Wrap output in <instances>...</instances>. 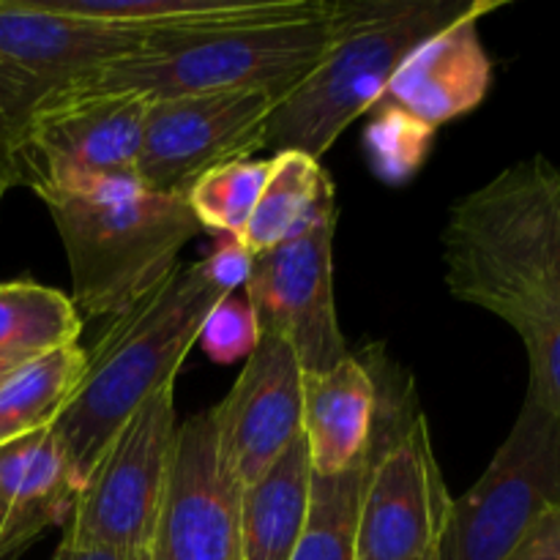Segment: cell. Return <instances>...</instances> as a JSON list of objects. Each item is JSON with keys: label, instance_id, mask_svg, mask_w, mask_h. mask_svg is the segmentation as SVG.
I'll return each mask as SVG.
<instances>
[{"label": "cell", "instance_id": "6da1fadb", "mask_svg": "<svg viewBox=\"0 0 560 560\" xmlns=\"http://www.w3.org/2000/svg\"><path fill=\"white\" fill-rule=\"evenodd\" d=\"M446 288L501 317L528 355V399L560 419V170L523 159L468 191L441 233Z\"/></svg>", "mask_w": 560, "mask_h": 560}, {"label": "cell", "instance_id": "7a4b0ae2", "mask_svg": "<svg viewBox=\"0 0 560 560\" xmlns=\"http://www.w3.org/2000/svg\"><path fill=\"white\" fill-rule=\"evenodd\" d=\"M228 295L233 293L217 288L200 262H178L145 299L113 317L102 339L85 350L80 383L52 424L80 490L126 421L159 388L175 383L208 315Z\"/></svg>", "mask_w": 560, "mask_h": 560}, {"label": "cell", "instance_id": "3957f363", "mask_svg": "<svg viewBox=\"0 0 560 560\" xmlns=\"http://www.w3.org/2000/svg\"><path fill=\"white\" fill-rule=\"evenodd\" d=\"M474 5L454 0H334L331 44L266 124V151L320 162L342 131L372 113L402 60Z\"/></svg>", "mask_w": 560, "mask_h": 560}, {"label": "cell", "instance_id": "277c9868", "mask_svg": "<svg viewBox=\"0 0 560 560\" xmlns=\"http://www.w3.org/2000/svg\"><path fill=\"white\" fill-rule=\"evenodd\" d=\"M63 244L80 317H118L173 273L200 233L186 195L115 186L44 202Z\"/></svg>", "mask_w": 560, "mask_h": 560}, {"label": "cell", "instance_id": "5b68a950", "mask_svg": "<svg viewBox=\"0 0 560 560\" xmlns=\"http://www.w3.org/2000/svg\"><path fill=\"white\" fill-rule=\"evenodd\" d=\"M334 31V0H328L317 14L299 20L153 36L137 52L98 66L85 82L131 88L151 102L222 91H266L284 98L320 63Z\"/></svg>", "mask_w": 560, "mask_h": 560}, {"label": "cell", "instance_id": "8992f818", "mask_svg": "<svg viewBox=\"0 0 560 560\" xmlns=\"http://www.w3.org/2000/svg\"><path fill=\"white\" fill-rule=\"evenodd\" d=\"M366 366L377 383V421L361 485L355 560H424L441 547L452 495L413 381L386 361Z\"/></svg>", "mask_w": 560, "mask_h": 560}, {"label": "cell", "instance_id": "52a82bcc", "mask_svg": "<svg viewBox=\"0 0 560 560\" xmlns=\"http://www.w3.org/2000/svg\"><path fill=\"white\" fill-rule=\"evenodd\" d=\"M151 98L131 88L74 82L36 109L11 151V189L27 186L42 202L137 184Z\"/></svg>", "mask_w": 560, "mask_h": 560}, {"label": "cell", "instance_id": "ba28073f", "mask_svg": "<svg viewBox=\"0 0 560 560\" xmlns=\"http://www.w3.org/2000/svg\"><path fill=\"white\" fill-rule=\"evenodd\" d=\"M550 509H560V419L525 397L479 481L452 498L438 556L506 560Z\"/></svg>", "mask_w": 560, "mask_h": 560}, {"label": "cell", "instance_id": "9c48e42d", "mask_svg": "<svg viewBox=\"0 0 560 560\" xmlns=\"http://www.w3.org/2000/svg\"><path fill=\"white\" fill-rule=\"evenodd\" d=\"M145 31L71 20L47 0H0V159L9 162L22 131L55 93L104 63L137 52ZM9 173V170H5Z\"/></svg>", "mask_w": 560, "mask_h": 560}, {"label": "cell", "instance_id": "30bf717a", "mask_svg": "<svg viewBox=\"0 0 560 560\" xmlns=\"http://www.w3.org/2000/svg\"><path fill=\"white\" fill-rule=\"evenodd\" d=\"M175 383L159 388L118 432L77 495L63 541L145 560L175 446Z\"/></svg>", "mask_w": 560, "mask_h": 560}, {"label": "cell", "instance_id": "8fae6325", "mask_svg": "<svg viewBox=\"0 0 560 560\" xmlns=\"http://www.w3.org/2000/svg\"><path fill=\"white\" fill-rule=\"evenodd\" d=\"M334 230L337 200L299 235L252 257L244 284L260 334L288 339L304 372H328L350 355L334 301Z\"/></svg>", "mask_w": 560, "mask_h": 560}, {"label": "cell", "instance_id": "7c38bea8", "mask_svg": "<svg viewBox=\"0 0 560 560\" xmlns=\"http://www.w3.org/2000/svg\"><path fill=\"white\" fill-rule=\"evenodd\" d=\"M282 102L266 91L189 93L151 102L137 184L186 195L208 170L266 151V124Z\"/></svg>", "mask_w": 560, "mask_h": 560}, {"label": "cell", "instance_id": "4fadbf2b", "mask_svg": "<svg viewBox=\"0 0 560 560\" xmlns=\"http://www.w3.org/2000/svg\"><path fill=\"white\" fill-rule=\"evenodd\" d=\"M241 487L219 454L211 410L175 432L162 506L145 560H238Z\"/></svg>", "mask_w": 560, "mask_h": 560}, {"label": "cell", "instance_id": "5bb4252c", "mask_svg": "<svg viewBox=\"0 0 560 560\" xmlns=\"http://www.w3.org/2000/svg\"><path fill=\"white\" fill-rule=\"evenodd\" d=\"M301 377L288 339L260 334L230 394L211 408L219 454L238 487L260 479L301 438Z\"/></svg>", "mask_w": 560, "mask_h": 560}, {"label": "cell", "instance_id": "9a60e30c", "mask_svg": "<svg viewBox=\"0 0 560 560\" xmlns=\"http://www.w3.org/2000/svg\"><path fill=\"white\" fill-rule=\"evenodd\" d=\"M498 5V0H474L459 20L424 38L402 60L372 113H399L432 131L474 113L492 85L479 20Z\"/></svg>", "mask_w": 560, "mask_h": 560}, {"label": "cell", "instance_id": "2e32d148", "mask_svg": "<svg viewBox=\"0 0 560 560\" xmlns=\"http://www.w3.org/2000/svg\"><path fill=\"white\" fill-rule=\"evenodd\" d=\"M377 421V383L366 361L348 355L328 372L301 377V435L312 474L364 468Z\"/></svg>", "mask_w": 560, "mask_h": 560}, {"label": "cell", "instance_id": "e0dca14e", "mask_svg": "<svg viewBox=\"0 0 560 560\" xmlns=\"http://www.w3.org/2000/svg\"><path fill=\"white\" fill-rule=\"evenodd\" d=\"M77 495L80 487L52 427L0 446V560L20 558L44 530L69 523Z\"/></svg>", "mask_w": 560, "mask_h": 560}, {"label": "cell", "instance_id": "ac0fdd59", "mask_svg": "<svg viewBox=\"0 0 560 560\" xmlns=\"http://www.w3.org/2000/svg\"><path fill=\"white\" fill-rule=\"evenodd\" d=\"M328 0H47L49 9L71 20L180 36L222 27L312 16Z\"/></svg>", "mask_w": 560, "mask_h": 560}, {"label": "cell", "instance_id": "d6986e66", "mask_svg": "<svg viewBox=\"0 0 560 560\" xmlns=\"http://www.w3.org/2000/svg\"><path fill=\"white\" fill-rule=\"evenodd\" d=\"M304 435L257 481L241 487L238 560H290L304 534L312 498Z\"/></svg>", "mask_w": 560, "mask_h": 560}, {"label": "cell", "instance_id": "ffe728a7", "mask_svg": "<svg viewBox=\"0 0 560 560\" xmlns=\"http://www.w3.org/2000/svg\"><path fill=\"white\" fill-rule=\"evenodd\" d=\"M331 200H337L334 184L317 159L301 151H277L268 159L266 186L238 244L252 257L262 255L310 228Z\"/></svg>", "mask_w": 560, "mask_h": 560}, {"label": "cell", "instance_id": "44dd1931", "mask_svg": "<svg viewBox=\"0 0 560 560\" xmlns=\"http://www.w3.org/2000/svg\"><path fill=\"white\" fill-rule=\"evenodd\" d=\"M85 370V348L66 345L14 366L0 383V446L49 430Z\"/></svg>", "mask_w": 560, "mask_h": 560}, {"label": "cell", "instance_id": "7402d4cb", "mask_svg": "<svg viewBox=\"0 0 560 560\" xmlns=\"http://www.w3.org/2000/svg\"><path fill=\"white\" fill-rule=\"evenodd\" d=\"M82 317L69 295L16 279L0 284V364L20 366L49 350L80 342Z\"/></svg>", "mask_w": 560, "mask_h": 560}, {"label": "cell", "instance_id": "603a6c76", "mask_svg": "<svg viewBox=\"0 0 560 560\" xmlns=\"http://www.w3.org/2000/svg\"><path fill=\"white\" fill-rule=\"evenodd\" d=\"M364 468L339 476H312L310 517L290 560H355Z\"/></svg>", "mask_w": 560, "mask_h": 560}, {"label": "cell", "instance_id": "cb8c5ba5", "mask_svg": "<svg viewBox=\"0 0 560 560\" xmlns=\"http://www.w3.org/2000/svg\"><path fill=\"white\" fill-rule=\"evenodd\" d=\"M266 178L268 159H241V162L219 164L189 186L186 202L200 230L238 241L255 213Z\"/></svg>", "mask_w": 560, "mask_h": 560}, {"label": "cell", "instance_id": "d4e9b609", "mask_svg": "<svg viewBox=\"0 0 560 560\" xmlns=\"http://www.w3.org/2000/svg\"><path fill=\"white\" fill-rule=\"evenodd\" d=\"M366 145H370L375 167L383 178L402 180L424 162L427 148L435 131L399 113H375Z\"/></svg>", "mask_w": 560, "mask_h": 560}, {"label": "cell", "instance_id": "484cf974", "mask_svg": "<svg viewBox=\"0 0 560 560\" xmlns=\"http://www.w3.org/2000/svg\"><path fill=\"white\" fill-rule=\"evenodd\" d=\"M257 339H260V328H257L249 301L233 293L219 301L217 310L208 315L197 342L202 345L208 359L217 364H230L235 359H249Z\"/></svg>", "mask_w": 560, "mask_h": 560}, {"label": "cell", "instance_id": "4316f807", "mask_svg": "<svg viewBox=\"0 0 560 560\" xmlns=\"http://www.w3.org/2000/svg\"><path fill=\"white\" fill-rule=\"evenodd\" d=\"M200 268L217 288H222L224 293H235V288H244L249 279L252 255L235 238H224L213 255L200 260Z\"/></svg>", "mask_w": 560, "mask_h": 560}, {"label": "cell", "instance_id": "83f0119b", "mask_svg": "<svg viewBox=\"0 0 560 560\" xmlns=\"http://www.w3.org/2000/svg\"><path fill=\"white\" fill-rule=\"evenodd\" d=\"M506 560H560V509H550Z\"/></svg>", "mask_w": 560, "mask_h": 560}, {"label": "cell", "instance_id": "f1b7e54d", "mask_svg": "<svg viewBox=\"0 0 560 560\" xmlns=\"http://www.w3.org/2000/svg\"><path fill=\"white\" fill-rule=\"evenodd\" d=\"M49 560H129V558H124L120 552H113V550H102V547H77L60 539V547L55 550V556Z\"/></svg>", "mask_w": 560, "mask_h": 560}, {"label": "cell", "instance_id": "f546056e", "mask_svg": "<svg viewBox=\"0 0 560 560\" xmlns=\"http://www.w3.org/2000/svg\"><path fill=\"white\" fill-rule=\"evenodd\" d=\"M9 189H11V180H9V173H5L3 159H0V206H3V197Z\"/></svg>", "mask_w": 560, "mask_h": 560}, {"label": "cell", "instance_id": "4dcf8cb0", "mask_svg": "<svg viewBox=\"0 0 560 560\" xmlns=\"http://www.w3.org/2000/svg\"><path fill=\"white\" fill-rule=\"evenodd\" d=\"M11 370H14V366H11V364H0V383H3L5 377H9Z\"/></svg>", "mask_w": 560, "mask_h": 560}, {"label": "cell", "instance_id": "1f68e13d", "mask_svg": "<svg viewBox=\"0 0 560 560\" xmlns=\"http://www.w3.org/2000/svg\"><path fill=\"white\" fill-rule=\"evenodd\" d=\"M3 517H5V506H3V498H0V528H3Z\"/></svg>", "mask_w": 560, "mask_h": 560}, {"label": "cell", "instance_id": "d6a6232c", "mask_svg": "<svg viewBox=\"0 0 560 560\" xmlns=\"http://www.w3.org/2000/svg\"><path fill=\"white\" fill-rule=\"evenodd\" d=\"M424 560H441V556H438V552H432V556H427Z\"/></svg>", "mask_w": 560, "mask_h": 560}]
</instances>
